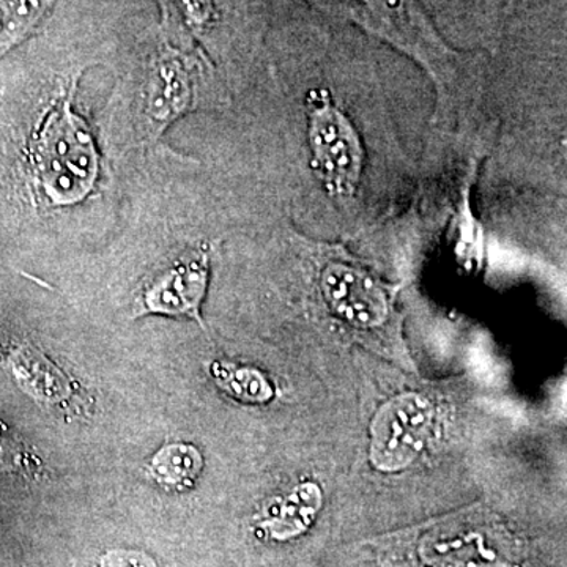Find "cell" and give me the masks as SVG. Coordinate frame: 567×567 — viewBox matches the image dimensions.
I'll return each mask as SVG.
<instances>
[{
  "label": "cell",
  "instance_id": "7a4b0ae2",
  "mask_svg": "<svg viewBox=\"0 0 567 567\" xmlns=\"http://www.w3.org/2000/svg\"><path fill=\"white\" fill-rule=\"evenodd\" d=\"M81 70L54 81L37 114L24 151V177L32 205L40 213H78L100 199L107 166L99 137L76 100Z\"/></svg>",
  "mask_w": 567,
  "mask_h": 567
},
{
  "label": "cell",
  "instance_id": "7c38bea8",
  "mask_svg": "<svg viewBox=\"0 0 567 567\" xmlns=\"http://www.w3.org/2000/svg\"><path fill=\"white\" fill-rule=\"evenodd\" d=\"M58 0H0V59L35 32Z\"/></svg>",
  "mask_w": 567,
  "mask_h": 567
},
{
  "label": "cell",
  "instance_id": "5bb4252c",
  "mask_svg": "<svg viewBox=\"0 0 567 567\" xmlns=\"http://www.w3.org/2000/svg\"><path fill=\"white\" fill-rule=\"evenodd\" d=\"M0 472L20 473L32 481H41L48 468L39 454L24 440L0 421Z\"/></svg>",
  "mask_w": 567,
  "mask_h": 567
},
{
  "label": "cell",
  "instance_id": "30bf717a",
  "mask_svg": "<svg viewBox=\"0 0 567 567\" xmlns=\"http://www.w3.org/2000/svg\"><path fill=\"white\" fill-rule=\"evenodd\" d=\"M204 468V457L196 446L188 443H169L153 456L148 473L167 491H186L193 487Z\"/></svg>",
  "mask_w": 567,
  "mask_h": 567
},
{
  "label": "cell",
  "instance_id": "52a82bcc",
  "mask_svg": "<svg viewBox=\"0 0 567 567\" xmlns=\"http://www.w3.org/2000/svg\"><path fill=\"white\" fill-rule=\"evenodd\" d=\"M320 293L339 320L358 330H379L393 316V300L386 286L347 260H328L323 265Z\"/></svg>",
  "mask_w": 567,
  "mask_h": 567
},
{
  "label": "cell",
  "instance_id": "6da1fadb",
  "mask_svg": "<svg viewBox=\"0 0 567 567\" xmlns=\"http://www.w3.org/2000/svg\"><path fill=\"white\" fill-rule=\"evenodd\" d=\"M224 87L207 52L163 21L148 50L115 85L103 134L121 153L153 147L183 115L221 106Z\"/></svg>",
  "mask_w": 567,
  "mask_h": 567
},
{
  "label": "cell",
  "instance_id": "8992f818",
  "mask_svg": "<svg viewBox=\"0 0 567 567\" xmlns=\"http://www.w3.org/2000/svg\"><path fill=\"white\" fill-rule=\"evenodd\" d=\"M434 424V406L417 393L395 395L380 406L371 423V462L383 473H395L416 461Z\"/></svg>",
  "mask_w": 567,
  "mask_h": 567
},
{
  "label": "cell",
  "instance_id": "8fae6325",
  "mask_svg": "<svg viewBox=\"0 0 567 567\" xmlns=\"http://www.w3.org/2000/svg\"><path fill=\"white\" fill-rule=\"evenodd\" d=\"M322 507V492L312 483L301 484L287 496L278 516L262 524L276 540L292 539L311 527Z\"/></svg>",
  "mask_w": 567,
  "mask_h": 567
},
{
  "label": "cell",
  "instance_id": "277c9868",
  "mask_svg": "<svg viewBox=\"0 0 567 567\" xmlns=\"http://www.w3.org/2000/svg\"><path fill=\"white\" fill-rule=\"evenodd\" d=\"M309 147L312 163L328 189L350 196L360 185L364 151L352 122L331 99L330 92L308 93Z\"/></svg>",
  "mask_w": 567,
  "mask_h": 567
},
{
  "label": "cell",
  "instance_id": "ba28073f",
  "mask_svg": "<svg viewBox=\"0 0 567 567\" xmlns=\"http://www.w3.org/2000/svg\"><path fill=\"white\" fill-rule=\"evenodd\" d=\"M0 364L33 401L59 412H89L91 399L73 377L29 341L0 344Z\"/></svg>",
  "mask_w": 567,
  "mask_h": 567
},
{
  "label": "cell",
  "instance_id": "5b68a950",
  "mask_svg": "<svg viewBox=\"0 0 567 567\" xmlns=\"http://www.w3.org/2000/svg\"><path fill=\"white\" fill-rule=\"evenodd\" d=\"M208 281L210 246L199 244L148 276L134 300V317H186L204 328L200 308Z\"/></svg>",
  "mask_w": 567,
  "mask_h": 567
},
{
  "label": "cell",
  "instance_id": "4fadbf2b",
  "mask_svg": "<svg viewBox=\"0 0 567 567\" xmlns=\"http://www.w3.org/2000/svg\"><path fill=\"white\" fill-rule=\"evenodd\" d=\"M212 375L216 385L246 404H265L274 399V386L257 369L216 361Z\"/></svg>",
  "mask_w": 567,
  "mask_h": 567
},
{
  "label": "cell",
  "instance_id": "3957f363",
  "mask_svg": "<svg viewBox=\"0 0 567 567\" xmlns=\"http://www.w3.org/2000/svg\"><path fill=\"white\" fill-rule=\"evenodd\" d=\"M320 9L360 25L423 66L434 81L439 117L457 106L458 54L447 47L416 0H311Z\"/></svg>",
  "mask_w": 567,
  "mask_h": 567
},
{
  "label": "cell",
  "instance_id": "9a60e30c",
  "mask_svg": "<svg viewBox=\"0 0 567 567\" xmlns=\"http://www.w3.org/2000/svg\"><path fill=\"white\" fill-rule=\"evenodd\" d=\"M100 567H156L147 555L140 551L112 550L104 555Z\"/></svg>",
  "mask_w": 567,
  "mask_h": 567
},
{
  "label": "cell",
  "instance_id": "9c48e42d",
  "mask_svg": "<svg viewBox=\"0 0 567 567\" xmlns=\"http://www.w3.org/2000/svg\"><path fill=\"white\" fill-rule=\"evenodd\" d=\"M163 21L196 41L213 58L230 63L245 31V0H158Z\"/></svg>",
  "mask_w": 567,
  "mask_h": 567
}]
</instances>
